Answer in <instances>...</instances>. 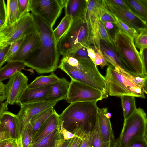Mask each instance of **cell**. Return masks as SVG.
<instances>
[{
    "mask_svg": "<svg viewBox=\"0 0 147 147\" xmlns=\"http://www.w3.org/2000/svg\"><path fill=\"white\" fill-rule=\"evenodd\" d=\"M32 14L37 27L41 45L39 49L23 62L26 66L34 69L38 74L51 73L58 68L60 55L53 28L42 18Z\"/></svg>",
    "mask_w": 147,
    "mask_h": 147,
    "instance_id": "obj_1",
    "label": "cell"
},
{
    "mask_svg": "<svg viewBox=\"0 0 147 147\" xmlns=\"http://www.w3.org/2000/svg\"><path fill=\"white\" fill-rule=\"evenodd\" d=\"M96 101L71 103L59 115L60 127L81 138L90 133L98 118Z\"/></svg>",
    "mask_w": 147,
    "mask_h": 147,
    "instance_id": "obj_2",
    "label": "cell"
},
{
    "mask_svg": "<svg viewBox=\"0 0 147 147\" xmlns=\"http://www.w3.org/2000/svg\"><path fill=\"white\" fill-rule=\"evenodd\" d=\"M58 68L71 80L88 85L108 94L105 77L91 59H77L69 55L63 56Z\"/></svg>",
    "mask_w": 147,
    "mask_h": 147,
    "instance_id": "obj_3",
    "label": "cell"
},
{
    "mask_svg": "<svg viewBox=\"0 0 147 147\" xmlns=\"http://www.w3.org/2000/svg\"><path fill=\"white\" fill-rule=\"evenodd\" d=\"M92 44L93 43L91 29L85 17L73 20L69 30L59 40L57 47L60 54L64 56Z\"/></svg>",
    "mask_w": 147,
    "mask_h": 147,
    "instance_id": "obj_4",
    "label": "cell"
},
{
    "mask_svg": "<svg viewBox=\"0 0 147 147\" xmlns=\"http://www.w3.org/2000/svg\"><path fill=\"white\" fill-rule=\"evenodd\" d=\"M122 70V69L111 65L108 66L105 76L108 95L120 97L130 95L145 98L143 89L125 76Z\"/></svg>",
    "mask_w": 147,
    "mask_h": 147,
    "instance_id": "obj_5",
    "label": "cell"
},
{
    "mask_svg": "<svg viewBox=\"0 0 147 147\" xmlns=\"http://www.w3.org/2000/svg\"><path fill=\"white\" fill-rule=\"evenodd\" d=\"M147 123L146 114L143 109H137L128 118L124 120L119 137L114 147H127L131 143L144 138Z\"/></svg>",
    "mask_w": 147,
    "mask_h": 147,
    "instance_id": "obj_6",
    "label": "cell"
},
{
    "mask_svg": "<svg viewBox=\"0 0 147 147\" xmlns=\"http://www.w3.org/2000/svg\"><path fill=\"white\" fill-rule=\"evenodd\" d=\"M38 32V29L32 15L29 12L9 26L0 28V47L9 46L23 37Z\"/></svg>",
    "mask_w": 147,
    "mask_h": 147,
    "instance_id": "obj_7",
    "label": "cell"
},
{
    "mask_svg": "<svg viewBox=\"0 0 147 147\" xmlns=\"http://www.w3.org/2000/svg\"><path fill=\"white\" fill-rule=\"evenodd\" d=\"M113 44L124 61L134 73L145 77L140 54L135 46L134 40L120 31Z\"/></svg>",
    "mask_w": 147,
    "mask_h": 147,
    "instance_id": "obj_8",
    "label": "cell"
},
{
    "mask_svg": "<svg viewBox=\"0 0 147 147\" xmlns=\"http://www.w3.org/2000/svg\"><path fill=\"white\" fill-rule=\"evenodd\" d=\"M67 0H30L29 10L53 28Z\"/></svg>",
    "mask_w": 147,
    "mask_h": 147,
    "instance_id": "obj_9",
    "label": "cell"
},
{
    "mask_svg": "<svg viewBox=\"0 0 147 147\" xmlns=\"http://www.w3.org/2000/svg\"><path fill=\"white\" fill-rule=\"evenodd\" d=\"M108 95L92 86L71 80L65 100L70 104L79 102H97L107 98Z\"/></svg>",
    "mask_w": 147,
    "mask_h": 147,
    "instance_id": "obj_10",
    "label": "cell"
},
{
    "mask_svg": "<svg viewBox=\"0 0 147 147\" xmlns=\"http://www.w3.org/2000/svg\"><path fill=\"white\" fill-rule=\"evenodd\" d=\"M103 0H89L85 18L90 24L92 34L94 46L100 50L101 38L99 26L101 21Z\"/></svg>",
    "mask_w": 147,
    "mask_h": 147,
    "instance_id": "obj_11",
    "label": "cell"
},
{
    "mask_svg": "<svg viewBox=\"0 0 147 147\" xmlns=\"http://www.w3.org/2000/svg\"><path fill=\"white\" fill-rule=\"evenodd\" d=\"M58 102L47 99L20 106V109L17 114L20 136L25 126L32 118L50 107H54Z\"/></svg>",
    "mask_w": 147,
    "mask_h": 147,
    "instance_id": "obj_12",
    "label": "cell"
},
{
    "mask_svg": "<svg viewBox=\"0 0 147 147\" xmlns=\"http://www.w3.org/2000/svg\"><path fill=\"white\" fill-rule=\"evenodd\" d=\"M28 79L23 73L19 71L12 76L5 84L7 102L11 105L16 103L27 88Z\"/></svg>",
    "mask_w": 147,
    "mask_h": 147,
    "instance_id": "obj_13",
    "label": "cell"
},
{
    "mask_svg": "<svg viewBox=\"0 0 147 147\" xmlns=\"http://www.w3.org/2000/svg\"><path fill=\"white\" fill-rule=\"evenodd\" d=\"M107 9L118 19L129 27L136 30L138 33L146 28V24L129 10L123 9L104 0Z\"/></svg>",
    "mask_w": 147,
    "mask_h": 147,
    "instance_id": "obj_14",
    "label": "cell"
},
{
    "mask_svg": "<svg viewBox=\"0 0 147 147\" xmlns=\"http://www.w3.org/2000/svg\"><path fill=\"white\" fill-rule=\"evenodd\" d=\"M40 45L38 33H34L28 35L24 39L17 52L7 62H23L39 49Z\"/></svg>",
    "mask_w": 147,
    "mask_h": 147,
    "instance_id": "obj_15",
    "label": "cell"
},
{
    "mask_svg": "<svg viewBox=\"0 0 147 147\" xmlns=\"http://www.w3.org/2000/svg\"><path fill=\"white\" fill-rule=\"evenodd\" d=\"M100 48L104 57L111 65L136 74L124 61L113 44L101 39Z\"/></svg>",
    "mask_w": 147,
    "mask_h": 147,
    "instance_id": "obj_16",
    "label": "cell"
},
{
    "mask_svg": "<svg viewBox=\"0 0 147 147\" xmlns=\"http://www.w3.org/2000/svg\"><path fill=\"white\" fill-rule=\"evenodd\" d=\"M51 87V85H49L36 88H27L16 104L20 106L26 104L37 102L47 100L50 94Z\"/></svg>",
    "mask_w": 147,
    "mask_h": 147,
    "instance_id": "obj_17",
    "label": "cell"
},
{
    "mask_svg": "<svg viewBox=\"0 0 147 147\" xmlns=\"http://www.w3.org/2000/svg\"><path fill=\"white\" fill-rule=\"evenodd\" d=\"M108 112L107 107L98 108V119L103 141L107 147H114L116 140L110 119L106 116Z\"/></svg>",
    "mask_w": 147,
    "mask_h": 147,
    "instance_id": "obj_18",
    "label": "cell"
},
{
    "mask_svg": "<svg viewBox=\"0 0 147 147\" xmlns=\"http://www.w3.org/2000/svg\"><path fill=\"white\" fill-rule=\"evenodd\" d=\"M60 126L59 115L55 110L35 135L32 140V144L38 142L54 130L60 129Z\"/></svg>",
    "mask_w": 147,
    "mask_h": 147,
    "instance_id": "obj_19",
    "label": "cell"
},
{
    "mask_svg": "<svg viewBox=\"0 0 147 147\" xmlns=\"http://www.w3.org/2000/svg\"><path fill=\"white\" fill-rule=\"evenodd\" d=\"M89 0H67L65 7V15L74 20L85 17Z\"/></svg>",
    "mask_w": 147,
    "mask_h": 147,
    "instance_id": "obj_20",
    "label": "cell"
},
{
    "mask_svg": "<svg viewBox=\"0 0 147 147\" xmlns=\"http://www.w3.org/2000/svg\"><path fill=\"white\" fill-rule=\"evenodd\" d=\"M0 125L8 131L12 139L16 140L21 136L17 114L7 111L3 113L0 115Z\"/></svg>",
    "mask_w": 147,
    "mask_h": 147,
    "instance_id": "obj_21",
    "label": "cell"
},
{
    "mask_svg": "<svg viewBox=\"0 0 147 147\" xmlns=\"http://www.w3.org/2000/svg\"><path fill=\"white\" fill-rule=\"evenodd\" d=\"M69 83L65 78H60L58 81L51 85L50 94L47 99L58 102L66 99Z\"/></svg>",
    "mask_w": 147,
    "mask_h": 147,
    "instance_id": "obj_22",
    "label": "cell"
},
{
    "mask_svg": "<svg viewBox=\"0 0 147 147\" xmlns=\"http://www.w3.org/2000/svg\"><path fill=\"white\" fill-rule=\"evenodd\" d=\"M129 10L145 23H147V0H124Z\"/></svg>",
    "mask_w": 147,
    "mask_h": 147,
    "instance_id": "obj_23",
    "label": "cell"
},
{
    "mask_svg": "<svg viewBox=\"0 0 147 147\" xmlns=\"http://www.w3.org/2000/svg\"><path fill=\"white\" fill-rule=\"evenodd\" d=\"M26 66L22 61H13L7 62L0 69V81L10 79L16 73L20 71Z\"/></svg>",
    "mask_w": 147,
    "mask_h": 147,
    "instance_id": "obj_24",
    "label": "cell"
},
{
    "mask_svg": "<svg viewBox=\"0 0 147 147\" xmlns=\"http://www.w3.org/2000/svg\"><path fill=\"white\" fill-rule=\"evenodd\" d=\"M54 110V107H50L31 119L29 122L32 127V139L40 128L53 113Z\"/></svg>",
    "mask_w": 147,
    "mask_h": 147,
    "instance_id": "obj_25",
    "label": "cell"
},
{
    "mask_svg": "<svg viewBox=\"0 0 147 147\" xmlns=\"http://www.w3.org/2000/svg\"><path fill=\"white\" fill-rule=\"evenodd\" d=\"M62 138L60 129H56L30 147H55L58 140Z\"/></svg>",
    "mask_w": 147,
    "mask_h": 147,
    "instance_id": "obj_26",
    "label": "cell"
},
{
    "mask_svg": "<svg viewBox=\"0 0 147 147\" xmlns=\"http://www.w3.org/2000/svg\"><path fill=\"white\" fill-rule=\"evenodd\" d=\"M60 78L53 72L48 76H41L36 77L28 85L27 88H33L51 85L58 81Z\"/></svg>",
    "mask_w": 147,
    "mask_h": 147,
    "instance_id": "obj_27",
    "label": "cell"
},
{
    "mask_svg": "<svg viewBox=\"0 0 147 147\" xmlns=\"http://www.w3.org/2000/svg\"><path fill=\"white\" fill-rule=\"evenodd\" d=\"M7 1L6 19L4 25L9 26L15 22L20 17L18 6V0H8Z\"/></svg>",
    "mask_w": 147,
    "mask_h": 147,
    "instance_id": "obj_28",
    "label": "cell"
},
{
    "mask_svg": "<svg viewBox=\"0 0 147 147\" xmlns=\"http://www.w3.org/2000/svg\"><path fill=\"white\" fill-rule=\"evenodd\" d=\"M73 21L71 16L65 15L57 27L53 30L55 41L57 45L61 38L69 30Z\"/></svg>",
    "mask_w": 147,
    "mask_h": 147,
    "instance_id": "obj_29",
    "label": "cell"
},
{
    "mask_svg": "<svg viewBox=\"0 0 147 147\" xmlns=\"http://www.w3.org/2000/svg\"><path fill=\"white\" fill-rule=\"evenodd\" d=\"M120 97L125 120L133 114L137 109L136 106L135 97L124 95Z\"/></svg>",
    "mask_w": 147,
    "mask_h": 147,
    "instance_id": "obj_30",
    "label": "cell"
},
{
    "mask_svg": "<svg viewBox=\"0 0 147 147\" xmlns=\"http://www.w3.org/2000/svg\"><path fill=\"white\" fill-rule=\"evenodd\" d=\"M90 139L92 147H107L103 140L98 117L96 123L90 133Z\"/></svg>",
    "mask_w": 147,
    "mask_h": 147,
    "instance_id": "obj_31",
    "label": "cell"
},
{
    "mask_svg": "<svg viewBox=\"0 0 147 147\" xmlns=\"http://www.w3.org/2000/svg\"><path fill=\"white\" fill-rule=\"evenodd\" d=\"M134 40L135 46L139 50L147 47V28L141 30Z\"/></svg>",
    "mask_w": 147,
    "mask_h": 147,
    "instance_id": "obj_32",
    "label": "cell"
},
{
    "mask_svg": "<svg viewBox=\"0 0 147 147\" xmlns=\"http://www.w3.org/2000/svg\"><path fill=\"white\" fill-rule=\"evenodd\" d=\"M23 147H30L32 144V127L30 122L26 125L21 135Z\"/></svg>",
    "mask_w": 147,
    "mask_h": 147,
    "instance_id": "obj_33",
    "label": "cell"
},
{
    "mask_svg": "<svg viewBox=\"0 0 147 147\" xmlns=\"http://www.w3.org/2000/svg\"><path fill=\"white\" fill-rule=\"evenodd\" d=\"M117 19L116 23L120 31L128 35L134 40L136 38L139 33L135 29L131 28Z\"/></svg>",
    "mask_w": 147,
    "mask_h": 147,
    "instance_id": "obj_34",
    "label": "cell"
},
{
    "mask_svg": "<svg viewBox=\"0 0 147 147\" xmlns=\"http://www.w3.org/2000/svg\"><path fill=\"white\" fill-rule=\"evenodd\" d=\"M25 37V36L22 37L10 45L5 57L3 62L4 64L5 62H7L16 53Z\"/></svg>",
    "mask_w": 147,
    "mask_h": 147,
    "instance_id": "obj_35",
    "label": "cell"
},
{
    "mask_svg": "<svg viewBox=\"0 0 147 147\" xmlns=\"http://www.w3.org/2000/svg\"><path fill=\"white\" fill-rule=\"evenodd\" d=\"M104 24L105 28L113 42L120 32L119 29L116 23L106 22Z\"/></svg>",
    "mask_w": 147,
    "mask_h": 147,
    "instance_id": "obj_36",
    "label": "cell"
},
{
    "mask_svg": "<svg viewBox=\"0 0 147 147\" xmlns=\"http://www.w3.org/2000/svg\"><path fill=\"white\" fill-rule=\"evenodd\" d=\"M101 21L103 23L109 22L114 23H116L117 21V18L106 7L104 0H103Z\"/></svg>",
    "mask_w": 147,
    "mask_h": 147,
    "instance_id": "obj_37",
    "label": "cell"
},
{
    "mask_svg": "<svg viewBox=\"0 0 147 147\" xmlns=\"http://www.w3.org/2000/svg\"><path fill=\"white\" fill-rule=\"evenodd\" d=\"M96 52V57L94 63L95 65L100 66L102 69L105 67L109 66L108 62L104 57L101 50L98 51L95 48Z\"/></svg>",
    "mask_w": 147,
    "mask_h": 147,
    "instance_id": "obj_38",
    "label": "cell"
},
{
    "mask_svg": "<svg viewBox=\"0 0 147 147\" xmlns=\"http://www.w3.org/2000/svg\"><path fill=\"white\" fill-rule=\"evenodd\" d=\"M30 0H18V6L21 18L29 13Z\"/></svg>",
    "mask_w": 147,
    "mask_h": 147,
    "instance_id": "obj_39",
    "label": "cell"
},
{
    "mask_svg": "<svg viewBox=\"0 0 147 147\" xmlns=\"http://www.w3.org/2000/svg\"><path fill=\"white\" fill-rule=\"evenodd\" d=\"M69 55L77 59H91L88 55L86 47L81 48L75 52Z\"/></svg>",
    "mask_w": 147,
    "mask_h": 147,
    "instance_id": "obj_40",
    "label": "cell"
},
{
    "mask_svg": "<svg viewBox=\"0 0 147 147\" xmlns=\"http://www.w3.org/2000/svg\"><path fill=\"white\" fill-rule=\"evenodd\" d=\"M99 33L101 39L111 43L113 44L110 38L105 27L104 24L101 21L99 26Z\"/></svg>",
    "mask_w": 147,
    "mask_h": 147,
    "instance_id": "obj_41",
    "label": "cell"
},
{
    "mask_svg": "<svg viewBox=\"0 0 147 147\" xmlns=\"http://www.w3.org/2000/svg\"><path fill=\"white\" fill-rule=\"evenodd\" d=\"M140 54L141 57L144 74L147 76V47L140 50Z\"/></svg>",
    "mask_w": 147,
    "mask_h": 147,
    "instance_id": "obj_42",
    "label": "cell"
},
{
    "mask_svg": "<svg viewBox=\"0 0 147 147\" xmlns=\"http://www.w3.org/2000/svg\"><path fill=\"white\" fill-rule=\"evenodd\" d=\"M12 139H13L8 131L3 126L0 125V142H7Z\"/></svg>",
    "mask_w": 147,
    "mask_h": 147,
    "instance_id": "obj_43",
    "label": "cell"
},
{
    "mask_svg": "<svg viewBox=\"0 0 147 147\" xmlns=\"http://www.w3.org/2000/svg\"><path fill=\"white\" fill-rule=\"evenodd\" d=\"M7 13V5L4 0H0V20L4 24L6 20Z\"/></svg>",
    "mask_w": 147,
    "mask_h": 147,
    "instance_id": "obj_44",
    "label": "cell"
},
{
    "mask_svg": "<svg viewBox=\"0 0 147 147\" xmlns=\"http://www.w3.org/2000/svg\"><path fill=\"white\" fill-rule=\"evenodd\" d=\"M79 147H92L90 139V133L86 134L83 136Z\"/></svg>",
    "mask_w": 147,
    "mask_h": 147,
    "instance_id": "obj_45",
    "label": "cell"
},
{
    "mask_svg": "<svg viewBox=\"0 0 147 147\" xmlns=\"http://www.w3.org/2000/svg\"><path fill=\"white\" fill-rule=\"evenodd\" d=\"M60 132L64 140H70L73 138L78 137L73 133L60 127Z\"/></svg>",
    "mask_w": 147,
    "mask_h": 147,
    "instance_id": "obj_46",
    "label": "cell"
},
{
    "mask_svg": "<svg viewBox=\"0 0 147 147\" xmlns=\"http://www.w3.org/2000/svg\"><path fill=\"white\" fill-rule=\"evenodd\" d=\"M127 147H147V141L144 138L131 143Z\"/></svg>",
    "mask_w": 147,
    "mask_h": 147,
    "instance_id": "obj_47",
    "label": "cell"
},
{
    "mask_svg": "<svg viewBox=\"0 0 147 147\" xmlns=\"http://www.w3.org/2000/svg\"><path fill=\"white\" fill-rule=\"evenodd\" d=\"M111 3L123 9L130 10L124 0H108Z\"/></svg>",
    "mask_w": 147,
    "mask_h": 147,
    "instance_id": "obj_48",
    "label": "cell"
},
{
    "mask_svg": "<svg viewBox=\"0 0 147 147\" xmlns=\"http://www.w3.org/2000/svg\"><path fill=\"white\" fill-rule=\"evenodd\" d=\"M10 46L2 47H0V67L4 64L3 62L5 57L8 51Z\"/></svg>",
    "mask_w": 147,
    "mask_h": 147,
    "instance_id": "obj_49",
    "label": "cell"
},
{
    "mask_svg": "<svg viewBox=\"0 0 147 147\" xmlns=\"http://www.w3.org/2000/svg\"><path fill=\"white\" fill-rule=\"evenodd\" d=\"M7 99L5 85L0 81V102Z\"/></svg>",
    "mask_w": 147,
    "mask_h": 147,
    "instance_id": "obj_50",
    "label": "cell"
},
{
    "mask_svg": "<svg viewBox=\"0 0 147 147\" xmlns=\"http://www.w3.org/2000/svg\"><path fill=\"white\" fill-rule=\"evenodd\" d=\"M82 140V138L76 137L71 139L67 147H79Z\"/></svg>",
    "mask_w": 147,
    "mask_h": 147,
    "instance_id": "obj_51",
    "label": "cell"
},
{
    "mask_svg": "<svg viewBox=\"0 0 147 147\" xmlns=\"http://www.w3.org/2000/svg\"><path fill=\"white\" fill-rule=\"evenodd\" d=\"M86 47L87 49L88 56L94 63L96 54L94 46L90 45Z\"/></svg>",
    "mask_w": 147,
    "mask_h": 147,
    "instance_id": "obj_52",
    "label": "cell"
},
{
    "mask_svg": "<svg viewBox=\"0 0 147 147\" xmlns=\"http://www.w3.org/2000/svg\"><path fill=\"white\" fill-rule=\"evenodd\" d=\"M70 140H64L63 138L57 141L55 147H67Z\"/></svg>",
    "mask_w": 147,
    "mask_h": 147,
    "instance_id": "obj_53",
    "label": "cell"
},
{
    "mask_svg": "<svg viewBox=\"0 0 147 147\" xmlns=\"http://www.w3.org/2000/svg\"><path fill=\"white\" fill-rule=\"evenodd\" d=\"M8 104L6 100L4 102H0V115L3 113L7 111Z\"/></svg>",
    "mask_w": 147,
    "mask_h": 147,
    "instance_id": "obj_54",
    "label": "cell"
},
{
    "mask_svg": "<svg viewBox=\"0 0 147 147\" xmlns=\"http://www.w3.org/2000/svg\"><path fill=\"white\" fill-rule=\"evenodd\" d=\"M14 147H23L21 136L15 140Z\"/></svg>",
    "mask_w": 147,
    "mask_h": 147,
    "instance_id": "obj_55",
    "label": "cell"
},
{
    "mask_svg": "<svg viewBox=\"0 0 147 147\" xmlns=\"http://www.w3.org/2000/svg\"><path fill=\"white\" fill-rule=\"evenodd\" d=\"M142 89L144 93L147 94V76L144 78Z\"/></svg>",
    "mask_w": 147,
    "mask_h": 147,
    "instance_id": "obj_56",
    "label": "cell"
},
{
    "mask_svg": "<svg viewBox=\"0 0 147 147\" xmlns=\"http://www.w3.org/2000/svg\"><path fill=\"white\" fill-rule=\"evenodd\" d=\"M15 140L12 139L7 141L4 147H14Z\"/></svg>",
    "mask_w": 147,
    "mask_h": 147,
    "instance_id": "obj_57",
    "label": "cell"
},
{
    "mask_svg": "<svg viewBox=\"0 0 147 147\" xmlns=\"http://www.w3.org/2000/svg\"><path fill=\"white\" fill-rule=\"evenodd\" d=\"M144 138L147 141V123Z\"/></svg>",
    "mask_w": 147,
    "mask_h": 147,
    "instance_id": "obj_58",
    "label": "cell"
},
{
    "mask_svg": "<svg viewBox=\"0 0 147 147\" xmlns=\"http://www.w3.org/2000/svg\"><path fill=\"white\" fill-rule=\"evenodd\" d=\"M106 116L109 119H110L111 116V114L110 113L107 112L106 114Z\"/></svg>",
    "mask_w": 147,
    "mask_h": 147,
    "instance_id": "obj_59",
    "label": "cell"
},
{
    "mask_svg": "<svg viewBox=\"0 0 147 147\" xmlns=\"http://www.w3.org/2000/svg\"><path fill=\"white\" fill-rule=\"evenodd\" d=\"M146 28H147V23H146Z\"/></svg>",
    "mask_w": 147,
    "mask_h": 147,
    "instance_id": "obj_60",
    "label": "cell"
}]
</instances>
